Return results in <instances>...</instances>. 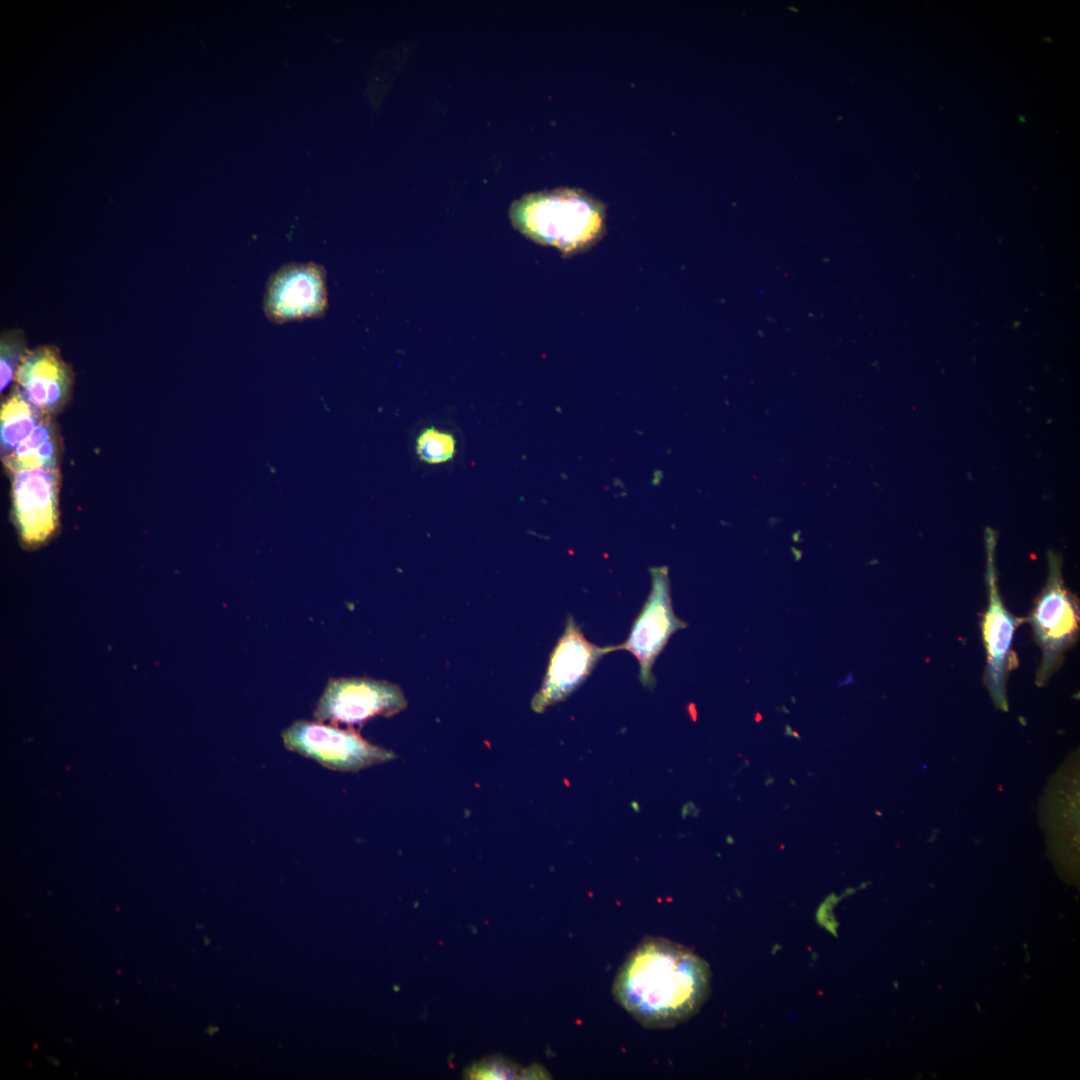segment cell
<instances>
[{
  "label": "cell",
  "mask_w": 1080,
  "mask_h": 1080,
  "mask_svg": "<svg viewBox=\"0 0 1080 1080\" xmlns=\"http://www.w3.org/2000/svg\"><path fill=\"white\" fill-rule=\"evenodd\" d=\"M711 989L708 964L664 938L643 940L619 969L616 1001L647 1028L673 1027L696 1014Z\"/></svg>",
  "instance_id": "1"
},
{
  "label": "cell",
  "mask_w": 1080,
  "mask_h": 1080,
  "mask_svg": "<svg viewBox=\"0 0 1080 1080\" xmlns=\"http://www.w3.org/2000/svg\"><path fill=\"white\" fill-rule=\"evenodd\" d=\"M509 215L513 226L525 237L565 255L590 249L606 230L605 206L580 189L525 195L512 204Z\"/></svg>",
  "instance_id": "2"
},
{
  "label": "cell",
  "mask_w": 1080,
  "mask_h": 1080,
  "mask_svg": "<svg viewBox=\"0 0 1080 1080\" xmlns=\"http://www.w3.org/2000/svg\"><path fill=\"white\" fill-rule=\"evenodd\" d=\"M1048 568L1046 584L1026 619L1042 652L1036 676L1039 685L1061 665L1064 654L1077 641L1080 626L1079 602L1064 584L1060 554L1048 552Z\"/></svg>",
  "instance_id": "3"
},
{
  "label": "cell",
  "mask_w": 1080,
  "mask_h": 1080,
  "mask_svg": "<svg viewBox=\"0 0 1080 1080\" xmlns=\"http://www.w3.org/2000/svg\"><path fill=\"white\" fill-rule=\"evenodd\" d=\"M281 738L291 752L314 760L339 772H357L397 758L391 750L374 745L352 727L320 721L296 720L286 727Z\"/></svg>",
  "instance_id": "4"
},
{
  "label": "cell",
  "mask_w": 1080,
  "mask_h": 1080,
  "mask_svg": "<svg viewBox=\"0 0 1080 1080\" xmlns=\"http://www.w3.org/2000/svg\"><path fill=\"white\" fill-rule=\"evenodd\" d=\"M986 549L985 580L988 589V605L982 616L981 629L986 650L985 681L995 705L1007 710L1006 679L1008 673L1018 666L1012 649L1016 628L1026 619L1013 615L1004 605L998 588L995 562L997 533L990 527L984 532Z\"/></svg>",
  "instance_id": "5"
},
{
  "label": "cell",
  "mask_w": 1080,
  "mask_h": 1080,
  "mask_svg": "<svg viewBox=\"0 0 1080 1080\" xmlns=\"http://www.w3.org/2000/svg\"><path fill=\"white\" fill-rule=\"evenodd\" d=\"M406 707L405 695L396 684L369 677H339L328 680L313 718L353 728L378 716L391 717Z\"/></svg>",
  "instance_id": "6"
},
{
  "label": "cell",
  "mask_w": 1080,
  "mask_h": 1080,
  "mask_svg": "<svg viewBox=\"0 0 1080 1080\" xmlns=\"http://www.w3.org/2000/svg\"><path fill=\"white\" fill-rule=\"evenodd\" d=\"M650 593L632 623L625 642L618 650L629 651L638 661L639 679L646 688H653V665L670 637L687 623L679 619L672 605L669 571L666 566L651 567Z\"/></svg>",
  "instance_id": "7"
},
{
  "label": "cell",
  "mask_w": 1080,
  "mask_h": 1080,
  "mask_svg": "<svg viewBox=\"0 0 1080 1080\" xmlns=\"http://www.w3.org/2000/svg\"><path fill=\"white\" fill-rule=\"evenodd\" d=\"M614 651H618V645L598 646L590 642L569 614L550 654L542 685L531 701L533 711L541 713L566 699L591 675L600 659Z\"/></svg>",
  "instance_id": "8"
},
{
  "label": "cell",
  "mask_w": 1080,
  "mask_h": 1080,
  "mask_svg": "<svg viewBox=\"0 0 1080 1080\" xmlns=\"http://www.w3.org/2000/svg\"><path fill=\"white\" fill-rule=\"evenodd\" d=\"M328 307L326 271L315 262L288 263L268 279L263 310L267 319L283 324L324 316Z\"/></svg>",
  "instance_id": "9"
},
{
  "label": "cell",
  "mask_w": 1080,
  "mask_h": 1080,
  "mask_svg": "<svg viewBox=\"0 0 1080 1080\" xmlns=\"http://www.w3.org/2000/svg\"><path fill=\"white\" fill-rule=\"evenodd\" d=\"M12 519L21 542L35 547L56 531L59 519V468L10 473Z\"/></svg>",
  "instance_id": "10"
},
{
  "label": "cell",
  "mask_w": 1080,
  "mask_h": 1080,
  "mask_svg": "<svg viewBox=\"0 0 1080 1080\" xmlns=\"http://www.w3.org/2000/svg\"><path fill=\"white\" fill-rule=\"evenodd\" d=\"M74 374L54 345H40L24 355L15 386L42 414L53 417L68 403Z\"/></svg>",
  "instance_id": "11"
},
{
  "label": "cell",
  "mask_w": 1080,
  "mask_h": 1080,
  "mask_svg": "<svg viewBox=\"0 0 1080 1080\" xmlns=\"http://www.w3.org/2000/svg\"><path fill=\"white\" fill-rule=\"evenodd\" d=\"M60 455V439L52 417L45 416L31 434L13 452L2 459L10 473L24 469H56Z\"/></svg>",
  "instance_id": "12"
},
{
  "label": "cell",
  "mask_w": 1080,
  "mask_h": 1080,
  "mask_svg": "<svg viewBox=\"0 0 1080 1080\" xmlns=\"http://www.w3.org/2000/svg\"><path fill=\"white\" fill-rule=\"evenodd\" d=\"M45 416L14 385L1 404L0 446L2 459L13 452L27 438Z\"/></svg>",
  "instance_id": "13"
},
{
  "label": "cell",
  "mask_w": 1080,
  "mask_h": 1080,
  "mask_svg": "<svg viewBox=\"0 0 1080 1080\" xmlns=\"http://www.w3.org/2000/svg\"><path fill=\"white\" fill-rule=\"evenodd\" d=\"M29 349L20 328H6L0 336V391L15 381L20 363Z\"/></svg>",
  "instance_id": "14"
},
{
  "label": "cell",
  "mask_w": 1080,
  "mask_h": 1080,
  "mask_svg": "<svg viewBox=\"0 0 1080 1080\" xmlns=\"http://www.w3.org/2000/svg\"><path fill=\"white\" fill-rule=\"evenodd\" d=\"M455 450L454 436L434 427L425 428L416 439V453L420 460L428 464H440L451 460Z\"/></svg>",
  "instance_id": "15"
},
{
  "label": "cell",
  "mask_w": 1080,
  "mask_h": 1080,
  "mask_svg": "<svg viewBox=\"0 0 1080 1080\" xmlns=\"http://www.w3.org/2000/svg\"><path fill=\"white\" fill-rule=\"evenodd\" d=\"M520 1069L510 1060L492 1056L475 1062L464 1072L472 1080H507L518 1078Z\"/></svg>",
  "instance_id": "16"
},
{
  "label": "cell",
  "mask_w": 1080,
  "mask_h": 1080,
  "mask_svg": "<svg viewBox=\"0 0 1080 1080\" xmlns=\"http://www.w3.org/2000/svg\"><path fill=\"white\" fill-rule=\"evenodd\" d=\"M549 1074L546 1070L539 1065H532L524 1069H520L517 1079H547Z\"/></svg>",
  "instance_id": "17"
}]
</instances>
